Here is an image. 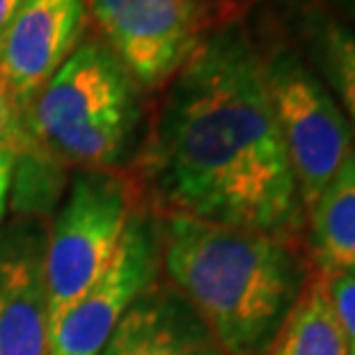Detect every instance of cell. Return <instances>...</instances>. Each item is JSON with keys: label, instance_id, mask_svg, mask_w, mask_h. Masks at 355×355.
<instances>
[{"label": "cell", "instance_id": "obj_5", "mask_svg": "<svg viewBox=\"0 0 355 355\" xmlns=\"http://www.w3.org/2000/svg\"><path fill=\"white\" fill-rule=\"evenodd\" d=\"M298 198L307 214L355 147V128L303 55L277 46L261 58Z\"/></svg>", "mask_w": 355, "mask_h": 355}, {"label": "cell", "instance_id": "obj_13", "mask_svg": "<svg viewBox=\"0 0 355 355\" xmlns=\"http://www.w3.org/2000/svg\"><path fill=\"white\" fill-rule=\"evenodd\" d=\"M266 355H349L323 275L305 279Z\"/></svg>", "mask_w": 355, "mask_h": 355}, {"label": "cell", "instance_id": "obj_6", "mask_svg": "<svg viewBox=\"0 0 355 355\" xmlns=\"http://www.w3.org/2000/svg\"><path fill=\"white\" fill-rule=\"evenodd\" d=\"M161 275V230L149 211H133L115 254L51 330L49 355H99L135 300Z\"/></svg>", "mask_w": 355, "mask_h": 355}, {"label": "cell", "instance_id": "obj_14", "mask_svg": "<svg viewBox=\"0 0 355 355\" xmlns=\"http://www.w3.org/2000/svg\"><path fill=\"white\" fill-rule=\"evenodd\" d=\"M326 289L332 312L342 328L346 351L349 355H355V275H328Z\"/></svg>", "mask_w": 355, "mask_h": 355}, {"label": "cell", "instance_id": "obj_19", "mask_svg": "<svg viewBox=\"0 0 355 355\" xmlns=\"http://www.w3.org/2000/svg\"><path fill=\"white\" fill-rule=\"evenodd\" d=\"M198 3H204V0H198Z\"/></svg>", "mask_w": 355, "mask_h": 355}, {"label": "cell", "instance_id": "obj_4", "mask_svg": "<svg viewBox=\"0 0 355 355\" xmlns=\"http://www.w3.org/2000/svg\"><path fill=\"white\" fill-rule=\"evenodd\" d=\"M135 186L112 170H80L46 234L51 330L115 254L135 207Z\"/></svg>", "mask_w": 355, "mask_h": 355}, {"label": "cell", "instance_id": "obj_3", "mask_svg": "<svg viewBox=\"0 0 355 355\" xmlns=\"http://www.w3.org/2000/svg\"><path fill=\"white\" fill-rule=\"evenodd\" d=\"M24 119L28 147L62 170H112L140 126L142 87L101 37H85Z\"/></svg>", "mask_w": 355, "mask_h": 355}, {"label": "cell", "instance_id": "obj_12", "mask_svg": "<svg viewBox=\"0 0 355 355\" xmlns=\"http://www.w3.org/2000/svg\"><path fill=\"white\" fill-rule=\"evenodd\" d=\"M300 40L321 80L337 94L339 108L355 126V30L321 7H303Z\"/></svg>", "mask_w": 355, "mask_h": 355}, {"label": "cell", "instance_id": "obj_16", "mask_svg": "<svg viewBox=\"0 0 355 355\" xmlns=\"http://www.w3.org/2000/svg\"><path fill=\"white\" fill-rule=\"evenodd\" d=\"M14 161H17V156H14L12 152H7V149H0V225H3V220H5L7 204H10Z\"/></svg>", "mask_w": 355, "mask_h": 355}, {"label": "cell", "instance_id": "obj_18", "mask_svg": "<svg viewBox=\"0 0 355 355\" xmlns=\"http://www.w3.org/2000/svg\"><path fill=\"white\" fill-rule=\"evenodd\" d=\"M335 3H337V10L355 24V0H335Z\"/></svg>", "mask_w": 355, "mask_h": 355}, {"label": "cell", "instance_id": "obj_10", "mask_svg": "<svg viewBox=\"0 0 355 355\" xmlns=\"http://www.w3.org/2000/svg\"><path fill=\"white\" fill-rule=\"evenodd\" d=\"M99 355H225L207 323L170 282L147 289L112 330Z\"/></svg>", "mask_w": 355, "mask_h": 355}, {"label": "cell", "instance_id": "obj_8", "mask_svg": "<svg viewBox=\"0 0 355 355\" xmlns=\"http://www.w3.org/2000/svg\"><path fill=\"white\" fill-rule=\"evenodd\" d=\"M46 234L42 218L0 225V355H49Z\"/></svg>", "mask_w": 355, "mask_h": 355}, {"label": "cell", "instance_id": "obj_1", "mask_svg": "<svg viewBox=\"0 0 355 355\" xmlns=\"http://www.w3.org/2000/svg\"><path fill=\"white\" fill-rule=\"evenodd\" d=\"M158 211L293 243L305 211L261 55L239 26L207 35L170 80L138 158Z\"/></svg>", "mask_w": 355, "mask_h": 355}, {"label": "cell", "instance_id": "obj_11", "mask_svg": "<svg viewBox=\"0 0 355 355\" xmlns=\"http://www.w3.org/2000/svg\"><path fill=\"white\" fill-rule=\"evenodd\" d=\"M305 220L309 254L319 275H355V147Z\"/></svg>", "mask_w": 355, "mask_h": 355}, {"label": "cell", "instance_id": "obj_9", "mask_svg": "<svg viewBox=\"0 0 355 355\" xmlns=\"http://www.w3.org/2000/svg\"><path fill=\"white\" fill-rule=\"evenodd\" d=\"M85 0H26L0 40V83L21 110L85 40Z\"/></svg>", "mask_w": 355, "mask_h": 355}, {"label": "cell", "instance_id": "obj_2", "mask_svg": "<svg viewBox=\"0 0 355 355\" xmlns=\"http://www.w3.org/2000/svg\"><path fill=\"white\" fill-rule=\"evenodd\" d=\"M158 230L161 270L225 355L266 351L307 279L293 243L181 214L161 216Z\"/></svg>", "mask_w": 355, "mask_h": 355}, {"label": "cell", "instance_id": "obj_17", "mask_svg": "<svg viewBox=\"0 0 355 355\" xmlns=\"http://www.w3.org/2000/svg\"><path fill=\"white\" fill-rule=\"evenodd\" d=\"M24 3L26 0H0V40H3V35L7 33V28H10L12 19L17 17V12L21 10Z\"/></svg>", "mask_w": 355, "mask_h": 355}, {"label": "cell", "instance_id": "obj_15", "mask_svg": "<svg viewBox=\"0 0 355 355\" xmlns=\"http://www.w3.org/2000/svg\"><path fill=\"white\" fill-rule=\"evenodd\" d=\"M28 147L24 110L12 99L5 85L0 83V149H7L19 156Z\"/></svg>", "mask_w": 355, "mask_h": 355}, {"label": "cell", "instance_id": "obj_7", "mask_svg": "<svg viewBox=\"0 0 355 355\" xmlns=\"http://www.w3.org/2000/svg\"><path fill=\"white\" fill-rule=\"evenodd\" d=\"M103 44L142 89L175 78L200 46L204 10L198 0H85Z\"/></svg>", "mask_w": 355, "mask_h": 355}]
</instances>
